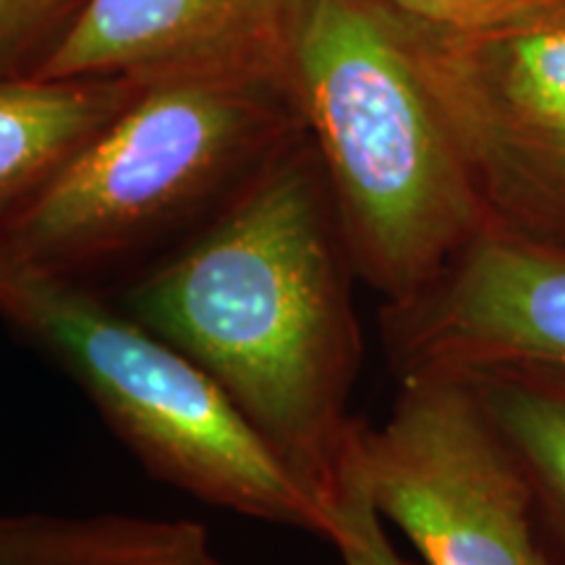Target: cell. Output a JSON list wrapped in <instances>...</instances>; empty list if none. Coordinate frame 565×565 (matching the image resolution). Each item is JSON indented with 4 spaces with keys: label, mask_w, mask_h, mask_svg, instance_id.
Listing matches in <instances>:
<instances>
[{
    "label": "cell",
    "mask_w": 565,
    "mask_h": 565,
    "mask_svg": "<svg viewBox=\"0 0 565 565\" xmlns=\"http://www.w3.org/2000/svg\"><path fill=\"white\" fill-rule=\"evenodd\" d=\"M353 278L317 162L291 139L118 299L215 380L322 505L328 529L359 429Z\"/></svg>",
    "instance_id": "1"
},
{
    "label": "cell",
    "mask_w": 565,
    "mask_h": 565,
    "mask_svg": "<svg viewBox=\"0 0 565 565\" xmlns=\"http://www.w3.org/2000/svg\"><path fill=\"white\" fill-rule=\"evenodd\" d=\"M291 71L353 273L412 299L490 225L422 61L366 0H303Z\"/></svg>",
    "instance_id": "2"
},
{
    "label": "cell",
    "mask_w": 565,
    "mask_h": 565,
    "mask_svg": "<svg viewBox=\"0 0 565 565\" xmlns=\"http://www.w3.org/2000/svg\"><path fill=\"white\" fill-rule=\"evenodd\" d=\"M0 317L87 393L152 477L204 503L328 536V513L215 380L95 286L0 244Z\"/></svg>",
    "instance_id": "3"
},
{
    "label": "cell",
    "mask_w": 565,
    "mask_h": 565,
    "mask_svg": "<svg viewBox=\"0 0 565 565\" xmlns=\"http://www.w3.org/2000/svg\"><path fill=\"white\" fill-rule=\"evenodd\" d=\"M267 89L270 82L202 74L145 82L3 225L0 244L97 288L291 141V116Z\"/></svg>",
    "instance_id": "4"
},
{
    "label": "cell",
    "mask_w": 565,
    "mask_h": 565,
    "mask_svg": "<svg viewBox=\"0 0 565 565\" xmlns=\"http://www.w3.org/2000/svg\"><path fill=\"white\" fill-rule=\"evenodd\" d=\"M356 454L380 515L424 565H557L524 466L469 380L404 374L385 422L359 424Z\"/></svg>",
    "instance_id": "5"
},
{
    "label": "cell",
    "mask_w": 565,
    "mask_h": 565,
    "mask_svg": "<svg viewBox=\"0 0 565 565\" xmlns=\"http://www.w3.org/2000/svg\"><path fill=\"white\" fill-rule=\"evenodd\" d=\"M383 338L398 377H565V249L490 223L424 291L383 303Z\"/></svg>",
    "instance_id": "6"
},
{
    "label": "cell",
    "mask_w": 565,
    "mask_h": 565,
    "mask_svg": "<svg viewBox=\"0 0 565 565\" xmlns=\"http://www.w3.org/2000/svg\"><path fill=\"white\" fill-rule=\"evenodd\" d=\"M294 0H87L38 79L231 76L270 82L282 55L291 63Z\"/></svg>",
    "instance_id": "7"
},
{
    "label": "cell",
    "mask_w": 565,
    "mask_h": 565,
    "mask_svg": "<svg viewBox=\"0 0 565 565\" xmlns=\"http://www.w3.org/2000/svg\"><path fill=\"white\" fill-rule=\"evenodd\" d=\"M139 87L131 79H0V231Z\"/></svg>",
    "instance_id": "8"
},
{
    "label": "cell",
    "mask_w": 565,
    "mask_h": 565,
    "mask_svg": "<svg viewBox=\"0 0 565 565\" xmlns=\"http://www.w3.org/2000/svg\"><path fill=\"white\" fill-rule=\"evenodd\" d=\"M0 565H225L207 529L147 515L0 513Z\"/></svg>",
    "instance_id": "9"
},
{
    "label": "cell",
    "mask_w": 565,
    "mask_h": 565,
    "mask_svg": "<svg viewBox=\"0 0 565 565\" xmlns=\"http://www.w3.org/2000/svg\"><path fill=\"white\" fill-rule=\"evenodd\" d=\"M490 79H456L424 66L450 124L487 121L505 129L561 137L565 134V13L555 11L500 34Z\"/></svg>",
    "instance_id": "10"
},
{
    "label": "cell",
    "mask_w": 565,
    "mask_h": 565,
    "mask_svg": "<svg viewBox=\"0 0 565 565\" xmlns=\"http://www.w3.org/2000/svg\"><path fill=\"white\" fill-rule=\"evenodd\" d=\"M490 223L565 249V134L545 137L487 121L456 126Z\"/></svg>",
    "instance_id": "11"
},
{
    "label": "cell",
    "mask_w": 565,
    "mask_h": 565,
    "mask_svg": "<svg viewBox=\"0 0 565 565\" xmlns=\"http://www.w3.org/2000/svg\"><path fill=\"white\" fill-rule=\"evenodd\" d=\"M469 380L532 482L542 524L565 557V380L540 372H477Z\"/></svg>",
    "instance_id": "12"
},
{
    "label": "cell",
    "mask_w": 565,
    "mask_h": 565,
    "mask_svg": "<svg viewBox=\"0 0 565 565\" xmlns=\"http://www.w3.org/2000/svg\"><path fill=\"white\" fill-rule=\"evenodd\" d=\"M328 542L335 547L341 565H414L395 550L385 519L374 505L359 463L356 440L345 466L341 494L330 511Z\"/></svg>",
    "instance_id": "13"
},
{
    "label": "cell",
    "mask_w": 565,
    "mask_h": 565,
    "mask_svg": "<svg viewBox=\"0 0 565 565\" xmlns=\"http://www.w3.org/2000/svg\"><path fill=\"white\" fill-rule=\"evenodd\" d=\"M380 3L461 34H505L547 13L563 11V0H380Z\"/></svg>",
    "instance_id": "14"
},
{
    "label": "cell",
    "mask_w": 565,
    "mask_h": 565,
    "mask_svg": "<svg viewBox=\"0 0 565 565\" xmlns=\"http://www.w3.org/2000/svg\"><path fill=\"white\" fill-rule=\"evenodd\" d=\"M61 3L63 0H0V79H11L26 45Z\"/></svg>",
    "instance_id": "15"
},
{
    "label": "cell",
    "mask_w": 565,
    "mask_h": 565,
    "mask_svg": "<svg viewBox=\"0 0 565 565\" xmlns=\"http://www.w3.org/2000/svg\"><path fill=\"white\" fill-rule=\"evenodd\" d=\"M553 377H555V374H553ZM563 380H565V377H563Z\"/></svg>",
    "instance_id": "16"
}]
</instances>
